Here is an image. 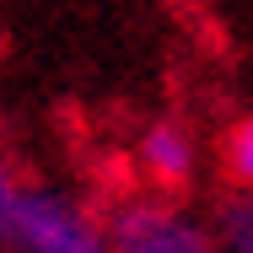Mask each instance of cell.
I'll list each match as a JSON object with an SVG mask.
<instances>
[{"mask_svg": "<svg viewBox=\"0 0 253 253\" xmlns=\"http://www.w3.org/2000/svg\"><path fill=\"white\" fill-rule=\"evenodd\" d=\"M0 243L22 253H108V237L86 221V210L70 205L65 194H43V189H16Z\"/></svg>", "mask_w": 253, "mask_h": 253, "instance_id": "obj_1", "label": "cell"}, {"mask_svg": "<svg viewBox=\"0 0 253 253\" xmlns=\"http://www.w3.org/2000/svg\"><path fill=\"white\" fill-rule=\"evenodd\" d=\"M108 253H215V243L172 205H124L113 215Z\"/></svg>", "mask_w": 253, "mask_h": 253, "instance_id": "obj_2", "label": "cell"}, {"mask_svg": "<svg viewBox=\"0 0 253 253\" xmlns=\"http://www.w3.org/2000/svg\"><path fill=\"white\" fill-rule=\"evenodd\" d=\"M146 167H151L156 183H167V189H178V183H189V167H194V146H189V135L178 129V124H156L151 135H146Z\"/></svg>", "mask_w": 253, "mask_h": 253, "instance_id": "obj_3", "label": "cell"}, {"mask_svg": "<svg viewBox=\"0 0 253 253\" xmlns=\"http://www.w3.org/2000/svg\"><path fill=\"white\" fill-rule=\"evenodd\" d=\"M221 237L232 253H253V200H232L221 210Z\"/></svg>", "mask_w": 253, "mask_h": 253, "instance_id": "obj_4", "label": "cell"}, {"mask_svg": "<svg viewBox=\"0 0 253 253\" xmlns=\"http://www.w3.org/2000/svg\"><path fill=\"white\" fill-rule=\"evenodd\" d=\"M226 167H232L237 183H253V113L226 135Z\"/></svg>", "mask_w": 253, "mask_h": 253, "instance_id": "obj_5", "label": "cell"}, {"mask_svg": "<svg viewBox=\"0 0 253 253\" xmlns=\"http://www.w3.org/2000/svg\"><path fill=\"white\" fill-rule=\"evenodd\" d=\"M11 205H16V183H11V172H5V162H0V226H5Z\"/></svg>", "mask_w": 253, "mask_h": 253, "instance_id": "obj_6", "label": "cell"}]
</instances>
